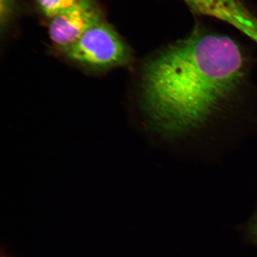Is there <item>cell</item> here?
<instances>
[{
	"instance_id": "1",
	"label": "cell",
	"mask_w": 257,
	"mask_h": 257,
	"mask_svg": "<svg viewBox=\"0 0 257 257\" xmlns=\"http://www.w3.org/2000/svg\"><path fill=\"white\" fill-rule=\"evenodd\" d=\"M141 72L138 99L148 138L185 149L218 140L242 95L248 61L232 38L197 28L154 54Z\"/></svg>"
},
{
	"instance_id": "2",
	"label": "cell",
	"mask_w": 257,
	"mask_h": 257,
	"mask_svg": "<svg viewBox=\"0 0 257 257\" xmlns=\"http://www.w3.org/2000/svg\"><path fill=\"white\" fill-rule=\"evenodd\" d=\"M62 53L76 65L92 72L127 66L134 58L131 47L105 21L86 32Z\"/></svg>"
},
{
	"instance_id": "3",
	"label": "cell",
	"mask_w": 257,
	"mask_h": 257,
	"mask_svg": "<svg viewBox=\"0 0 257 257\" xmlns=\"http://www.w3.org/2000/svg\"><path fill=\"white\" fill-rule=\"evenodd\" d=\"M104 19V12L95 0H79L50 19L48 35L53 46L63 53Z\"/></svg>"
},
{
	"instance_id": "4",
	"label": "cell",
	"mask_w": 257,
	"mask_h": 257,
	"mask_svg": "<svg viewBox=\"0 0 257 257\" xmlns=\"http://www.w3.org/2000/svg\"><path fill=\"white\" fill-rule=\"evenodd\" d=\"M193 11L213 16L232 25L242 0H182Z\"/></svg>"
},
{
	"instance_id": "5",
	"label": "cell",
	"mask_w": 257,
	"mask_h": 257,
	"mask_svg": "<svg viewBox=\"0 0 257 257\" xmlns=\"http://www.w3.org/2000/svg\"><path fill=\"white\" fill-rule=\"evenodd\" d=\"M79 1V0H35L41 14L49 20L72 7Z\"/></svg>"
},
{
	"instance_id": "6",
	"label": "cell",
	"mask_w": 257,
	"mask_h": 257,
	"mask_svg": "<svg viewBox=\"0 0 257 257\" xmlns=\"http://www.w3.org/2000/svg\"><path fill=\"white\" fill-rule=\"evenodd\" d=\"M247 230L250 238L257 245V210L251 220L249 221Z\"/></svg>"
}]
</instances>
